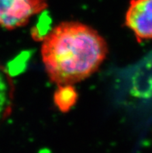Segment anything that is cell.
<instances>
[{
    "label": "cell",
    "mask_w": 152,
    "mask_h": 153,
    "mask_svg": "<svg viewBox=\"0 0 152 153\" xmlns=\"http://www.w3.org/2000/svg\"><path fill=\"white\" fill-rule=\"evenodd\" d=\"M14 84L10 73L0 64V122L12 113L14 100Z\"/></svg>",
    "instance_id": "4"
},
{
    "label": "cell",
    "mask_w": 152,
    "mask_h": 153,
    "mask_svg": "<svg viewBox=\"0 0 152 153\" xmlns=\"http://www.w3.org/2000/svg\"><path fill=\"white\" fill-rule=\"evenodd\" d=\"M41 54L53 83L73 85L99 69L107 56L108 45L93 27L80 22L65 21L45 35Z\"/></svg>",
    "instance_id": "1"
},
{
    "label": "cell",
    "mask_w": 152,
    "mask_h": 153,
    "mask_svg": "<svg viewBox=\"0 0 152 153\" xmlns=\"http://www.w3.org/2000/svg\"><path fill=\"white\" fill-rule=\"evenodd\" d=\"M47 8V0H0V27L6 30L24 27Z\"/></svg>",
    "instance_id": "2"
},
{
    "label": "cell",
    "mask_w": 152,
    "mask_h": 153,
    "mask_svg": "<svg viewBox=\"0 0 152 153\" xmlns=\"http://www.w3.org/2000/svg\"><path fill=\"white\" fill-rule=\"evenodd\" d=\"M125 24L139 42L152 40V0H130Z\"/></svg>",
    "instance_id": "3"
},
{
    "label": "cell",
    "mask_w": 152,
    "mask_h": 153,
    "mask_svg": "<svg viewBox=\"0 0 152 153\" xmlns=\"http://www.w3.org/2000/svg\"><path fill=\"white\" fill-rule=\"evenodd\" d=\"M77 94L72 85H60L54 95V102L62 111H67L76 101Z\"/></svg>",
    "instance_id": "5"
}]
</instances>
